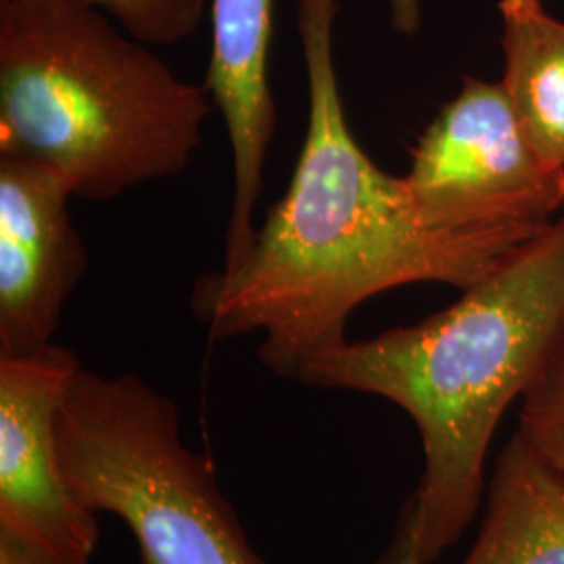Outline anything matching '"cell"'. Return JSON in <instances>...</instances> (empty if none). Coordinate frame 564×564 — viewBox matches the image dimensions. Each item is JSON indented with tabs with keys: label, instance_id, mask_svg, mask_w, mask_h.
<instances>
[{
	"label": "cell",
	"instance_id": "cell-4",
	"mask_svg": "<svg viewBox=\"0 0 564 564\" xmlns=\"http://www.w3.org/2000/svg\"><path fill=\"white\" fill-rule=\"evenodd\" d=\"M57 437L76 500L118 517L142 564H265L214 466L184 442L178 405L141 377L82 368L61 403Z\"/></svg>",
	"mask_w": 564,
	"mask_h": 564
},
{
	"label": "cell",
	"instance_id": "cell-14",
	"mask_svg": "<svg viewBox=\"0 0 564 564\" xmlns=\"http://www.w3.org/2000/svg\"><path fill=\"white\" fill-rule=\"evenodd\" d=\"M0 564H90L67 563L51 552L21 540L18 535L0 529Z\"/></svg>",
	"mask_w": 564,
	"mask_h": 564
},
{
	"label": "cell",
	"instance_id": "cell-5",
	"mask_svg": "<svg viewBox=\"0 0 564 564\" xmlns=\"http://www.w3.org/2000/svg\"><path fill=\"white\" fill-rule=\"evenodd\" d=\"M403 178L429 218L449 228H542L564 205V167L529 141L502 82L464 78Z\"/></svg>",
	"mask_w": 564,
	"mask_h": 564
},
{
	"label": "cell",
	"instance_id": "cell-6",
	"mask_svg": "<svg viewBox=\"0 0 564 564\" xmlns=\"http://www.w3.org/2000/svg\"><path fill=\"white\" fill-rule=\"evenodd\" d=\"M80 370L57 343L0 356V529L67 563H90L101 535L61 464L57 416Z\"/></svg>",
	"mask_w": 564,
	"mask_h": 564
},
{
	"label": "cell",
	"instance_id": "cell-11",
	"mask_svg": "<svg viewBox=\"0 0 564 564\" xmlns=\"http://www.w3.org/2000/svg\"><path fill=\"white\" fill-rule=\"evenodd\" d=\"M517 435L564 475V337L523 395Z\"/></svg>",
	"mask_w": 564,
	"mask_h": 564
},
{
	"label": "cell",
	"instance_id": "cell-9",
	"mask_svg": "<svg viewBox=\"0 0 564 564\" xmlns=\"http://www.w3.org/2000/svg\"><path fill=\"white\" fill-rule=\"evenodd\" d=\"M460 564H564V475L519 435L498 456L481 533Z\"/></svg>",
	"mask_w": 564,
	"mask_h": 564
},
{
	"label": "cell",
	"instance_id": "cell-2",
	"mask_svg": "<svg viewBox=\"0 0 564 564\" xmlns=\"http://www.w3.org/2000/svg\"><path fill=\"white\" fill-rule=\"evenodd\" d=\"M564 337V216L514 247L463 297L412 326L341 343L297 381L400 405L423 442L410 496L421 563L460 540L484 498L485 460L508 405Z\"/></svg>",
	"mask_w": 564,
	"mask_h": 564
},
{
	"label": "cell",
	"instance_id": "cell-8",
	"mask_svg": "<svg viewBox=\"0 0 564 564\" xmlns=\"http://www.w3.org/2000/svg\"><path fill=\"white\" fill-rule=\"evenodd\" d=\"M212 53L203 86L223 113L232 151L235 193L226 223L224 263L232 270L249 253L263 193V167L276 132V102L268 80L274 0H212Z\"/></svg>",
	"mask_w": 564,
	"mask_h": 564
},
{
	"label": "cell",
	"instance_id": "cell-12",
	"mask_svg": "<svg viewBox=\"0 0 564 564\" xmlns=\"http://www.w3.org/2000/svg\"><path fill=\"white\" fill-rule=\"evenodd\" d=\"M111 15L121 30L149 46H170L197 32L207 0H82Z\"/></svg>",
	"mask_w": 564,
	"mask_h": 564
},
{
	"label": "cell",
	"instance_id": "cell-15",
	"mask_svg": "<svg viewBox=\"0 0 564 564\" xmlns=\"http://www.w3.org/2000/svg\"><path fill=\"white\" fill-rule=\"evenodd\" d=\"M389 20L395 32L416 34L421 30V0H387Z\"/></svg>",
	"mask_w": 564,
	"mask_h": 564
},
{
	"label": "cell",
	"instance_id": "cell-1",
	"mask_svg": "<svg viewBox=\"0 0 564 564\" xmlns=\"http://www.w3.org/2000/svg\"><path fill=\"white\" fill-rule=\"evenodd\" d=\"M337 13L339 0H297L310 102L297 165L245 260L191 291L212 339L262 333L260 362L293 381L347 341L349 316L370 297L414 282L466 289L545 228H449L429 218L403 176L372 163L345 116Z\"/></svg>",
	"mask_w": 564,
	"mask_h": 564
},
{
	"label": "cell",
	"instance_id": "cell-3",
	"mask_svg": "<svg viewBox=\"0 0 564 564\" xmlns=\"http://www.w3.org/2000/svg\"><path fill=\"white\" fill-rule=\"evenodd\" d=\"M216 105L82 0H0V155L109 202L181 174Z\"/></svg>",
	"mask_w": 564,
	"mask_h": 564
},
{
	"label": "cell",
	"instance_id": "cell-10",
	"mask_svg": "<svg viewBox=\"0 0 564 564\" xmlns=\"http://www.w3.org/2000/svg\"><path fill=\"white\" fill-rule=\"evenodd\" d=\"M498 11L506 95L529 141L564 167V21L542 0H500Z\"/></svg>",
	"mask_w": 564,
	"mask_h": 564
},
{
	"label": "cell",
	"instance_id": "cell-7",
	"mask_svg": "<svg viewBox=\"0 0 564 564\" xmlns=\"http://www.w3.org/2000/svg\"><path fill=\"white\" fill-rule=\"evenodd\" d=\"M72 197L57 172L0 155V356L51 345L88 268Z\"/></svg>",
	"mask_w": 564,
	"mask_h": 564
},
{
	"label": "cell",
	"instance_id": "cell-13",
	"mask_svg": "<svg viewBox=\"0 0 564 564\" xmlns=\"http://www.w3.org/2000/svg\"><path fill=\"white\" fill-rule=\"evenodd\" d=\"M375 564H423L419 554V533H416V519L414 506L408 498L400 508L398 521L393 527L391 540Z\"/></svg>",
	"mask_w": 564,
	"mask_h": 564
}]
</instances>
